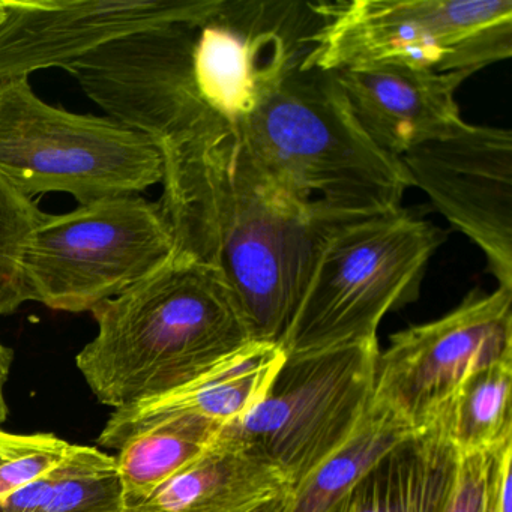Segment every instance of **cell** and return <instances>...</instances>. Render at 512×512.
<instances>
[{
	"mask_svg": "<svg viewBox=\"0 0 512 512\" xmlns=\"http://www.w3.org/2000/svg\"><path fill=\"white\" fill-rule=\"evenodd\" d=\"M320 23V2L208 0L190 19L113 41L65 71L166 158L241 133L307 58Z\"/></svg>",
	"mask_w": 512,
	"mask_h": 512,
	"instance_id": "cell-1",
	"label": "cell"
},
{
	"mask_svg": "<svg viewBox=\"0 0 512 512\" xmlns=\"http://www.w3.org/2000/svg\"><path fill=\"white\" fill-rule=\"evenodd\" d=\"M173 254L217 269L256 343L280 347L329 224L254 160L238 134L163 158Z\"/></svg>",
	"mask_w": 512,
	"mask_h": 512,
	"instance_id": "cell-2",
	"label": "cell"
},
{
	"mask_svg": "<svg viewBox=\"0 0 512 512\" xmlns=\"http://www.w3.org/2000/svg\"><path fill=\"white\" fill-rule=\"evenodd\" d=\"M92 314L98 334L76 365L115 409L175 391L256 343L220 272L179 254Z\"/></svg>",
	"mask_w": 512,
	"mask_h": 512,
	"instance_id": "cell-3",
	"label": "cell"
},
{
	"mask_svg": "<svg viewBox=\"0 0 512 512\" xmlns=\"http://www.w3.org/2000/svg\"><path fill=\"white\" fill-rule=\"evenodd\" d=\"M238 136L278 185L329 226L398 211L412 187L401 158L365 133L329 71H290Z\"/></svg>",
	"mask_w": 512,
	"mask_h": 512,
	"instance_id": "cell-4",
	"label": "cell"
},
{
	"mask_svg": "<svg viewBox=\"0 0 512 512\" xmlns=\"http://www.w3.org/2000/svg\"><path fill=\"white\" fill-rule=\"evenodd\" d=\"M443 241L439 227L403 208L332 227L281 341L284 355L377 340L383 317L418 299Z\"/></svg>",
	"mask_w": 512,
	"mask_h": 512,
	"instance_id": "cell-5",
	"label": "cell"
},
{
	"mask_svg": "<svg viewBox=\"0 0 512 512\" xmlns=\"http://www.w3.org/2000/svg\"><path fill=\"white\" fill-rule=\"evenodd\" d=\"M302 68L403 67L476 73L512 56V0L320 2Z\"/></svg>",
	"mask_w": 512,
	"mask_h": 512,
	"instance_id": "cell-6",
	"label": "cell"
},
{
	"mask_svg": "<svg viewBox=\"0 0 512 512\" xmlns=\"http://www.w3.org/2000/svg\"><path fill=\"white\" fill-rule=\"evenodd\" d=\"M0 175L23 196L65 193L80 206L163 182L160 149L109 116L41 100L28 77L0 82Z\"/></svg>",
	"mask_w": 512,
	"mask_h": 512,
	"instance_id": "cell-7",
	"label": "cell"
},
{
	"mask_svg": "<svg viewBox=\"0 0 512 512\" xmlns=\"http://www.w3.org/2000/svg\"><path fill=\"white\" fill-rule=\"evenodd\" d=\"M379 353L371 340L286 355L265 394L215 440L265 461L292 490L361 425L373 401Z\"/></svg>",
	"mask_w": 512,
	"mask_h": 512,
	"instance_id": "cell-8",
	"label": "cell"
},
{
	"mask_svg": "<svg viewBox=\"0 0 512 512\" xmlns=\"http://www.w3.org/2000/svg\"><path fill=\"white\" fill-rule=\"evenodd\" d=\"M173 251L163 208L140 194L46 214L23 254L26 296L52 310L92 313L160 269Z\"/></svg>",
	"mask_w": 512,
	"mask_h": 512,
	"instance_id": "cell-9",
	"label": "cell"
},
{
	"mask_svg": "<svg viewBox=\"0 0 512 512\" xmlns=\"http://www.w3.org/2000/svg\"><path fill=\"white\" fill-rule=\"evenodd\" d=\"M505 361H512V289H475L440 319L391 335L377 359L373 401L421 430L470 373Z\"/></svg>",
	"mask_w": 512,
	"mask_h": 512,
	"instance_id": "cell-10",
	"label": "cell"
},
{
	"mask_svg": "<svg viewBox=\"0 0 512 512\" xmlns=\"http://www.w3.org/2000/svg\"><path fill=\"white\" fill-rule=\"evenodd\" d=\"M412 187L478 245L500 287L512 289V134L467 124L401 157Z\"/></svg>",
	"mask_w": 512,
	"mask_h": 512,
	"instance_id": "cell-11",
	"label": "cell"
},
{
	"mask_svg": "<svg viewBox=\"0 0 512 512\" xmlns=\"http://www.w3.org/2000/svg\"><path fill=\"white\" fill-rule=\"evenodd\" d=\"M208 0H4L0 82L73 65L139 32L199 14Z\"/></svg>",
	"mask_w": 512,
	"mask_h": 512,
	"instance_id": "cell-12",
	"label": "cell"
},
{
	"mask_svg": "<svg viewBox=\"0 0 512 512\" xmlns=\"http://www.w3.org/2000/svg\"><path fill=\"white\" fill-rule=\"evenodd\" d=\"M334 74L365 133L394 157L466 128L455 94L472 73L370 67Z\"/></svg>",
	"mask_w": 512,
	"mask_h": 512,
	"instance_id": "cell-13",
	"label": "cell"
},
{
	"mask_svg": "<svg viewBox=\"0 0 512 512\" xmlns=\"http://www.w3.org/2000/svg\"><path fill=\"white\" fill-rule=\"evenodd\" d=\"M284 358L283 350L275 344L251 343L175 391L115 409L98 436V445L119 451L148 428L184 416L208 419L224 427L259 401Z\"/></svg>",
	"mask_w": 512,
	"mask_h": 512,
	"instance_id": "cell-14",
	"label": "cell"
},
{
	"mask_svg": "<svg viewBox=\"0 0 512 512\" xmlns=\"http://www.w3.org/2000/svg\"><path fill=\"white\" fill-rule=\"evenodd\" d=\"M457 461L433 421L380 457L331 512H442Z\"/></svg>",
	"mask_w": 512,
	"mask_h": 512,
	"instance_id": "cell-15",
	"label": "cell"
},
{
	"mask_svg": "<svg viewBox=\"0 0 512 512\" xmlns=\"http://www.w3.org/2000/svg\"><path fill=\"white\" fill-rule=\"evenodd\" d=\"M286 491L290 485L277 469L214 439L200 457L125 512H250Z\"/></svg>",
	"mask_w": 512,
	"mask_h": 512,
	"instance_id": "cell-16",
	"label": "cell"
},
{
	"mask_svg": "<svg viewBox=\"0 0 512 512\" xmlns=\"http://www.w3.org/2000/svg\"><path fill=\"white\" fill-rule=\"evenodd\" d=\"M413 431L385 404L371 401L353 436L290 490L284 512H331L380 457Z\"/></svg>",
	"mask_w": 512,
	"mask_h": 512,
	"instance_id": "cell-17",
	"label": "cell"
},
{
	"mask_svg": "<svg viewBox=\"0 0 512 512\" xmlns=\"http://www.w3.org/2000/svg\"><path fill=\"white\" fill-rule=\"evenodd\" d=\"M221 425L208 419H167L128 440L115 455L125 509L145 502L214 442Z\"/></svg>",
	"mask_w": 512,
	"mask_h": 512,
	"instance_id": "cell-18",
	"label": "cell"
},
{
	"mask_svg": "<svg viewBox=\"0 0 512 512\" xmlns=\"http://www.w3.org/2000/svg\"><path fill=\"white\" fill-rule=\"evenodd\" d=\"M511 392L512 361L479 368L460 383L433 419L458 457L494 452L511 442Z\"/></svg>",
	"mask_w": 512,
	"mask_h": 512,
	"instance_id": "cell-19",
	"label": "cell"
},
{
	"mask_svg": "<svg viewBox=\"0 0 512 512\" xmlns=\"http://www.w3.org/2000/svg\"><path fill=\"white\" fill-rule=\"evenodd\" d=\"M34 512H125L115 457L74 445L64 473Z\"/></svg>",
	"mask_w": 512,
	"mask_h": 512,
	"instance_id": "cell-20",
	"label": "cell"
},
{
	"mask_svg": "<svg viewBox=\"0 0 512 512\" xmlns=\"http://www.w3.org/2000/svg\"><path fill=\"white\" fill-rule=\"evenodd\" d=\"M46 212L0 175V317L28 302L23 281V254L32 230Z\"/></svg>",
	"mask_w": 512,
	"mask_h": 512,
	"instance_id": "cell-21",
	"label": "cell"
},
{
	"mask_svg": "<svg viewBox=\"0 0 512 512\" xmlns=\"http://www.w3.org/2000/svg\"><path fill=\"white\" fill-rule=\"evenodd\" d=\"M491 460L493 452L458 457L454 482L442 512H487Z\"/></svg>",
	"mask_w": 512,
	"mask_h": 512,
	"instance_id": "cell-22",
	"label": "cell"
},
{
	"mask_svg": "<svg viewBox=\"0 0 512 512\" xmlns=\"http://www.w3.org/2000/svg\"><path fill=\"white\" fill-rule=\"evenodd\" d=\"M512 440L493 452L488 476L487 512H512Z\"/></svg>",
	"mask_w": 512,
	"mask_h": 512,
	"instance_id": "cell-23",
	"label": "cell"
},
{
	"mask_svg": "<svg viewBox=\"0 0 512 512\" xmlns=\"http://www.w3.org/2000/svg\"><path fill=\"white\" fill-rule=\"evenodd\" d=\"M64 439L52 433L17 434L0 428V464L47 449L61 448Z\"/></svg>",
	"mask_w": 512,
	"mask_h": 512,
	"instance_id": "cell-24",
	"label": "cell"
},
{
	"mask_svg": "<svg viewBox=\"0 0 512 512\" xmlns=\"http://www.w3.org/2000/svg\"><path fill=\"white\" fill-rule=\"evenodd\" d=\"M289 493L290 491H286V493L278 494V496L266 500V502H263L262 505L257 506V508L250 512H284L286 511L287 503H289Z\"/></svg>",
	"mask_w": 512,
	"mask_h": 512,
	"instance_id": "cell-25",
	"label": "cell"
},
{
	"mask_svg": "<svg viewBox=\"0 0 512 512\" xmlns=\"http://www.w3.org/2000/svg\"><path fill=\"white\" fill-rule=\"evenodd\" d=\"M4 368H5V350L2 343H0V389H2V382H4Z\"/></svg>",
	"mask_w": 512,
	"mask_h": 512,
	"instance_id": "cell-26",
	"label": "cell"
},
{
	"mask_svg": "<svg viewBox=\"0 0 512 512\" xmlns=\"http://www.w3.org/2000/svg\"><path fill=\"white\" fill-rule=\"evenodd\" d=\"M4 19H5L4 0H0V23L4 22Z\"/></svg>",
	"mask_w": 512,
	"mask_h": 512,
	"instance_id": "cell-27",
	"label": "cell"
}]
</instances>
